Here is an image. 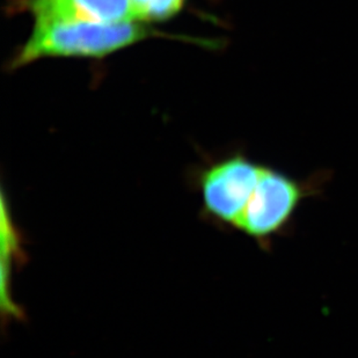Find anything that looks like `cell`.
I'll use <instances>...</instances> for the list:
<instances>
[{"mask_svg": "<svg viewBox=\"0 0 358 358\" xmlns=\"http://www.w3.org/2000/svg\"><path fill=\"white\" fill-rule=\"evenodd\" d=\"M304 194L297 181L262 167L260 179L236 229L253 239H269L285 229Z\"/></svg>", "mask_w": 358, "mask_h": 358, "instance_id": "7a4b0ae2", "label": "cell"}, {"mask_svg": "<svg viewBox=\"0 0 358 358\" xmlns=\"http://www.w3.org/2000/svg\"><path fill=\"white\" fill-rule=\"evenodd\" d=\"M262 167L241 156L218 162L201 179L203 203L216 220L237 227L253 195Z\"/></svg>", "mask_w": 358, "mask_h": 358, "instance_id": "3957f363", "label": "cell"}, {"mask_svg": "<svg viewBox=\"0 0 358 358\" xmlns=\"http://www.w3.org/2000/svg\"><path fill=\"white\" fill-rule=\"evenodd\" d=\"M186 0H130L132 21H165L182 10Z\"/></svg>", "mask_w": 358, "mask_h": 358, "instance_id": "5b68a950", "label": "cell"}, {"mask_svg": "<svg viewBox=\"0 0 358 358\" xmlns=\"http://www.w3.org/2000/svg\"><path fill=\"white\" fill-rule=\"evenodd\" d=\"M27 7L36 21H132L130 0H28Z\"/></svg>", "mask_w": 358, "mask_h": 358, "instance_id": "277c9868", "label": "cell"}, {"mask_svg": "<svg viewBox=\"0 0 358 358\" xmlns=\"http://www.w3.org/2000/svg\"><path fill=\"white\" fill-rule=\"evenodd\" d=\"M148 36L150 29L134 21H36L31 38L12 64L20 68L44 57H103Z\"/></svg>", "mask_w": 358, "mask_h": 358, "instance_id": "6da1fadb", "label": "cell"}]
</instances>
